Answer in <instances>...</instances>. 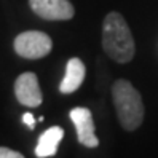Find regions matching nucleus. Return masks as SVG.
Returning a JSON list of instances; mask_svg holds the SVG:
<instances>
[{
    "mask_svg": "<svg viewBox=\"0 0 158 158\" xmlns=\"http://www.w3.org/2000/svg\"><path fill=\"white\" fill-rule=\"evenodd\" d=\"M102 48L107 56L118 62L126 64L133 61L136 53V43L129 26L123 15L110 11L102 23Z\"/></svg>",
    "mask_w": 158,
    "mask_h": 158,
    "instance_id": "1",
    "label": "nucleus"
},
{
    "mask_svg": "<svg viewBox=\"0 0 158 158\" xmlns=\"http://www.w3.org/2000/svg\"><path fill=\"white\" fill-rule=\"evenodd\" d=\"M32 11L46 21H69L75 8L69 0H29Z\"/></svg>",
    "mask_w": 158,
    "mask_h": 158,
    "instance_id": "4",
    "label": "nucleus"
},
{
    "mask_svg": "<svg viewBox=\"0 0 158 158\" xmlns=\"http://www.w3.org/2000/svg\"><path fill=\"white\" fill-rule=\"evenodd\" d=\"M0 158H24L23 153L13 150L8 147H0Z\"/></svg>",
    "mask_w": 158,
    "mask_h": 158,
    "instance_id": "9",
    "label": "nucleus"
},
{
    "mask_svg": "<svg viewBox=\"0 0 158 158\" xmlns=\"http://www.w3.org/2000/svg\"><path fill=\"white\" fill-rule=\"evenodd\" d=\"M15 96L18 102L27 107H39L43 101L39 78L34 72H24L15 81Z\"/></svg>",
    "mask_w": 158,
    "mask_h": 158,
    "instance_id": "6",
    "label": "nucleus"
},
{
    "mask_svg": "<svg viewBox=\"0 0 158 158\" xmlns=\"http://www.w3.org/2000/svg\"><path fill=\"white\" fill-rule=\"evenodd\" d=\"M23 122L29 126V129H34L35 128V118H34L32 114H24L23 115Z\"/></svg>",
    "mask_w": 158,
    "mask_h": 158,
    "instance_id": "10",
    "label": "nucleus"
},
{
    "mask_svg": "<svg viewBox=\"0 0 158 158\" xmlns=\"http://www.w3.org/2000/svg\"><path fill=\"white\" fill-rule=\"evenodd\" d=\"M15 51L26 59H40L51 53L53 40L42 31H26L15 39Z\"/></svg>",
    "mask_w": 158,
    "mask_h": 158,
    "instance_id": "3",
    "label": "nucleus"
},
{
    "mask_svg": "<svg viewBox=\"0 0 158 158\" xmlns=\"http://www.w3.org/2000/svg\"><path fill=\"white\" fill-rule=\"evenodd\" d=\"M69 117L75 126L78 142L88 148H96L99 145V139L94 133V122H93L91 110L86 107H73Z\"/></svg>",
    "mask_w": 158,
    "mask_h": 158,
    "instance_id": "5",
    "label": "nucleus"
},
{
    "mask_svg": "<svg viewBox=\"0 0 158 158\" xmlns=\"http://www.w3.org/2000/svg\"><path fill=\"white\" fill-rule=\"evenodd\" d=\"M64 137V129L61 126H51L39 137V142L35 147V155L39 158H48L56 155L58 147Z\"/></svg>",
    "mask_w": 158,
    "mask_h": 158,
    "instance_id": "8",
    "label": "nucleus"
},
{
    "mask_svg": "<svg viewBox=\"0 0 158 158\" xmlns=\"http://www.w3.org/2000/svg\"><path fill=\"white\" fill-rule=\"evenodd\" d=\"M86 75V67L80 58H70L66 66V75L59 83V91L62 94H70L77 91Z\"/></svg>",
    "mask_w": 158,
    "mask_h": 158,
    "instance_id": "7",
    "label": "nucleus"
},
{
    "mask_svg": "<svg viewBox=\"0 0 158 158\" xmlns=\"http://www.w3.org/2000/svg\"><path fill=\"white\" fill-rule=\"evenodd\" d=\"M112 101L118 122L125 131H136L144 122V102L142 96L131 81L118 78L112 85Z\"/></svg>",
    "mask_w": 158,
    "mask_h": 158,
    "instance_id": "2",
    "label": "nucleus"
}]
</instances>
